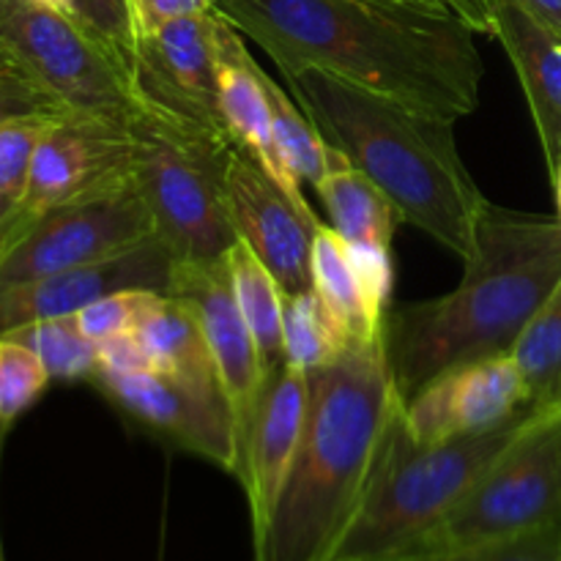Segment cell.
<instances>
[{
    "label": "cell",
    "mask_w": 561,
    "mask_h": 561,
    "mask_svg": "<svg viewBox=\"0 0 561 561\" xmlns=\"http://www.w3.org/2000/svg\"><path fill=\"white\" fill-rule=\"evenodd\" d=\"M283 75L321 69L455 121L480 104L474 27L438 0H217Z\"/></svg>",
    "instance_id": "obj_1"
},
{
    "label": "cell",
    "mask_w": 561,
    "mask_h": 561,
    "mask_svg": "<svg viewBox=\"0 0 561 561\" xmlns=\"http://www.w3.org/2000/svg\"><path fill=\"white\" fill-rule=\"evenodd\" d=\"M400 411L383 332L310 373L305 436L255 561H334L354 526Z\"/></svg>",
    "instance_id": "obj_2"
},
{
    "label": "cell",
    "mask_w": 561,
    "mask_h": 561,
    "mask_svg": "<svg viewBox=\"0 0 561 561\" xmlns=\"http://www.w3.org/2000/svg\"><path fill=\"white\" fill-rule=\"evenodd\" d=\"M559 283L561 219L488 203L458 288L387 312L383 343L400 405L453 367L510 354Z\"/></svg>",
    "instance_id": "obj_3"
},
{
    "label": "cell",
    "mask_w": 561,
    "mask_h": 561,
    "mask_svg": "<svg viewBox=\"0 0 561 561\" xmlns=\"http://www.w3.org/2000/svg\"><path fill=\"white\" fill-rule=\"evenodd\" d=\"M283 77L323 140L387 195L403 222L416 225L463 263L474 255L488 201L460 157L455 121L321 69Z\"/></svg>",
    "instance_id": "obj_4"
},
{
    "label": "cell",
    "mask_w": 561,
    "mask_h": 561,
    "mask_svg": "<svg viewBox=\"0 0 561 561\" xmlns=\"http://www.w3.org/2000/svg\"><path fill=\"white\" fill-rule=\"evenodd\" d=\"M540 411L524 405L499 425L438 444H422L398 411L376 474L334 561H400L436 529Z\"/></svg>",
    "instance_id": "obj_5"
},
{
    "label": "cell",
    "mask_w": 561,
    "mask_h": 561,
    "mask_svg": "<svg viewBox=\"0 0 561 561\" xmlns=\"http://www.w3.org/2000/svg\"><path fill=\"white\" fill-rule=\"evenodd\" d=\"M135 179L173 263L208 266L228 257L236 230L225 208L230 137L137 102L129 121Z\"/></svg>",
    "instance_id": "obj_6"
},
{
    "label": "cell",
    "mask_w": 561,
    "mask_h": 561,
    "mask_svg": "<svg viewBox=\"0 0 561 561\" xmlns=\"http://www.w3.org/2000/svg\"><path fill=\"white\" fill-rule=\"evenodd\" d=\"M561 524V409L540 411L400 561H427Z\"/></svg>",
    "instance_id": "obj_7"
},
{
    "label": "cell",
    "mask_w": 561,
    "mask_h": 561,
    "mask_svg": "<svg viewBox=\"0 0 561 561\" xmlns=\"http://www.w3.org/2000/svg\"><path fill=\"white\" fill-rule=\"evenodd\" d=\"M0 53L69 115L129 129V75L93 33L36 0H0Z\"/></svg>",
    "instance_id": "obj_8"
},
{
    "label": "cell",
    "mask_w": 561,
    "mask_h": 561,
    "mask_svg": "<svg viewBox=\"0 0 561 561\" xmlns=\"http://www.w3.org/2000/svg\"><path fill=\"white\" fill-rule=\"evenodd\" d=\"M153 236L151 208L135 173L36 217L14 208L0 222V288L113 261Z\"/></svg>",
    "instance_id": "obj_9"
},
{
    "label": "cell",
    "mask_w": 561,
    "mask_h": 561,
    "mask_svg": "<svg viewBox=\"0 0 561 561\" xmlns=\"http://www.w3.org/2000/svg\"><path fill=\"white\" fill-rule=\"evenodd\" d=\"M168 296H179L195 310L203 337L211 351L219 387H222L230 420H233L236 453H239L236 480H239L252 431H255L257 414H261L263 398H266V389L272 381L263 370L255 337H252L250 327H247L244 316L236 305L228 277V261L208 263V266L173 263Z\"/></svg>",
    "instance_id": "obj_10"
},
{
    "label": "cell",
    "mask_w": 561,
    "mask_h": 561,
    "mask_svg": "<svg viewBox=\"0 0 561 561\" xmlns=\"http://www.w3.org/2000/svg\"><path fill=\"white\" fill-rule=\"evenodd\" d=\"M217 20L211 9L137 36L131 93L135 102L228 137L217 99Z\"/></svg>",
    "instance_id": "obj_11"
},
{
    "label": "cell",
    "mask_w": 561,
    "mask_h": 561,
    "mask_svg": "<svg viewBox=\"0 0 561 561\" xmlns=\"http://www.w3.org/2000/svg\"><path fill=\"white\" fill-rule=\"evenodd\" d=\"M225 208L236 239L274 274L283 294L312 288V236L321 219L307 217L239 146L225 159Z\"/></svg>",
    "instance_id": "obj_12"
},
{
    "label": "cell",
    "mask_w": 561,
    "mask_h": 561,
    "mask_svg": "<svg viewBox=\"0 0 561 561\" xmlns=\"http://www.w3.org/2000/svg\"><path fill=\"white\" fill-rule=\"evenodd\" d=\"M91 381L102 389L104 398L121 405L137 422L168 436L175 447L201 455L236 477L239 453L233 420L222 392L201 389L184 378L151 367L96 373Z\"/></svg>",
    "instance_id": "obj_13"
},
{
    "label": "cell",
    "mask_w": 561,
    "mask_h": 561,
    "mask_svg": "<svg viewBox=\"0 0 561 561\" xmlns=\"http://www.w3.org/2000/svg\"><path fill=\"white\" fill-rule=\"evenodd\" d=\"M131 157L135 142L126 126L82 115L55 118L33 151L31 173L16 208L22 217H36L107 190L135 173Z\"/></svg>",
    "instance_id": "obj_14"
},
{
    "label": "cell",
    "mask_w": 561,
    "mask_h": 561,
    "mask_svg": "<svg viewBox=\"0 0 561 561\" xmlns=\"http://www.w3.org/2000/svg\"><path fill=\"white\" fill-rule=\"evenodd\" d=\"M173 257L153 236L146 244L91 266L47 274L0 288V337L31 323L77 316L115 290H157L168 294Z\"/></svg>",
    "instance_id": "obj_15"
},
{
    "label": "cell",
    "mask_w": 561,
    "mask_h": 561,
    "mask_svg": "<svg viewBox=\"0 0 561 561\" xmlns=\"http://www.w3.org/2000/svg\"><path fill=\"white\" fill-rule=\"evenodd\" d=\"M524 405H531L524 378L504 354L442 373L400 405V414L416 442L438 444L499 425Z\"/></svg>",
    "instance_id": "obj_16"
},
{
    "label": "cell",
    "mask_w": 561,
    "mask_h": 561,
    "mask_svg": "<svg viewBox=\"0 0 561 561\" xmlns=\"http://www.w3.org/2000/svg\"><path fill=\"white\" fill-rule=\"evenodd\" d=\"M217 99L219 115L233 146L244 148L261 168L283 186L285 195L307 214H312L301 181L290 173L274 142L272 99H268V75L247 49L241 33L219 14L217 20Z\"/></svg>",
    "instance_id": "obj_17"
},
{
    "label": "cell",
    "mask_w": 561,
    "mask_h": 561,
    "mask_svg": "<svg viewBox=\"0 0 561 561\" xmlns=\"http://www.w3.org/2000/svg\"><path fill=\"white\" fill-rule=\"evenodd\" d=\"M307 409H310V373L296 365H285L268 383L239 474V485L244 488L250 504L252 540L266 529L277 507L279 491L288 480L305 436Z\"/></svg>",
    "instance_id": "obj_18"
},
{
    "label": "cell",
    "mask_w": 561,
    "mask_h": 561,
    "mask_svg": "<svg viewBox=\"0 0 561 561\" xmlns=\"http://www.w3.org/2000/svg\"><path fill=\"white\" fill-rule=\"evenodd\" d=\"M488 33L502 42L513 60L553 179L561 168V38L518 0H488Z\"/></svg>",
    "instance_id": "obj_19"
},
{
    "label": "cell",
    "mask_w": 561,
    "mask_h": 561,
    "mask_svg": "<svg viewBox=\"0 0 561 561\" xmlns=\"http://www.w3.org/2000/svg\"><path fill=\"white\" fill-rule=\"evenodd\" d=\"M316 192L327 206L332 228L356 244H373L392 250L394 230L403 222L398 208L381 190L345 157L327 142V168Z\"/></svg>",
    "instance_id": "obj_20"
},
{
    "label": "cell",
    "mask_w": 561,
    "mask_h": 561,
    "mask_svg": "<svg viewBox=\"0 0 561 561\" xmlns=\"http://www.w3.org/2000/svg\"><path fill=\"white\" fill-rule=\"evenodd\" d=\"M135 337L151 370L170 373L201 389L222 392L201 323L184 299L164 294L137 323Z\"/></svg>",
    "instance_id": "obj_21"
},
{
    "label": "cell",
    "mask_w": 561,
    "mask_h": 561,
    "mask_svg": "<svg viewBox=\"0 0 561 561\" xmlns=\"http://www.w3.org/2000/svg\"><path fill=\"white\" fill-rule=\"evenodd\" d=\"M310 268L312 290L321 296L323 305L343 323V329L351 334L354 343L373 340L383 332L387 318L378 316L370 301H367L348 239H343L332 225H318L316 236H312Z\"/></svg>",
    "instance_id": "obj_22"
},
{
    "label": "cell",
    "mask_w": 561,
    "mask_h": 561,
    "mask_svg": "<svg viewBox=\"0 0 561 561\" xmlns=\"http://www.w3.org/2000/svg\"><path fill=\"white\" fill-rule=\"evenodd\" d=\"M228 277L233 288L236 305L255 337L257 351H261L263 370L268 381L288 365L285 359V340H283V288L277 285L274 274L252 255V250L241 241H236L228 252Z\"/></svg>",
    "instance_id": "obj_23"
},
{
    "label": "cell",
    "mask_w": 561,
    "mask_h": 561,
    "mask_svg": "<svg viewBox=\"0 0 561 561\" xmlns=\"http://www.w3.org/2000/svg\"><path fill=\"white\" fill-rule=\"evenodd\" d=\"M529 403L537 411L561 409V283L542 301L510 351Z\"/></svg>",
    "instance_id": "obj_24"
},
{
    "label": "cell",
    "mask_w": 561,
    "mask_h": 561,
    "mask_svg": "<svg viewBox=\"0 0 561 561\" xmlns=\"http://www.w3.org/2000/svg\"><path fill=\"white\" fill-rule=\"evenodd\" d=\"M283 340L288 365L307 373L334 365L354 345L343 323L323 305L316 290L285 294L283 299Z\"/></svg>",
    "instance_id": "obj_25"
},
{
    "label": "cell",
    "mask_w": 561,
    "mask_h": 561,
    "mask_svg": "<svg viewBox=\"0 0 561 561\" xmlns=\"http://www.w3.org/2000/svg\"><path fill=\"white\" fill-rule=\"evenodd\" d=\"M3 337L27 345L47 367L49 378H66V381L88 378L91 381L99 373V343L82 334L75 316L31 323Z\"/></svg>",
    "instance_id": "obj_26"
},
{
    "label": "cell",
    "mask_w": 561,
    "mask_h": 561,
    "mask_svg": "<svg viewBox=\"0 0 561 561\" xmlns=\"http://www.w3.org/2000/svg\"><path fill=\"white\" fill-rule=\"evenodd\" d=\"M268 99H272V124L274 142L283 153L285 164L299 181L318 186L323 168H327V140L316 129L305 110L296 99L285 93L279 82L268 77Z\"/></svg>",
    "instance_id": "obj_27"
},
{
    "label": "cell",
    "mask_w": 561,
    "mask_h": 561,
    "mask_svg": "<svg viewBox=\"0 0 561 561\" xmlns=\"http://www.w3.org/2000/svg\"><path fill=\"white\" fill-rule=\"evenodd\" d=\"M53 381L47 367L27 345L0 337V427L9 431Z\"/></svg>",
    "instance_id": "obj_28"
},
{
    "label": "cell",
    "mask_w": 561,
    "mask_h": 561,
    "mask_svg": "<svg viewBox=\"0 0 561 561\" xmlns=\"http://www.w3.org/2000/svg\"><path fill=\"white\" fill-rule=\"evenodd\" d=\"M162 296L164 294H157V290H115L82 307L75 321L85 337H91L93 343H104L118 334L135 332L137 323L153 310Z\"/></svg>",
    "instance_id": "obj_29"
},
{
    "label": "cell",
    "mask_w": 561,
    "mask_h": 561,
    "mask_svg": "<svg viewBox=\"0 0 561 561\" xmlns=\"http://www.w3.org/2000/svg\"><path fill=\"white\" fill-rule=\"evenodd\" d=\"M75 20L113 53L131 82L137 27L131 20L129 0H75Z\"/></svg>",
    "instance_id": "obj_30"
},
{
    "label": "cell",
    "mask_w": 561,
    "mask_h": 561,
    "mask_svg": "<svg viewBox=\"0 0 561 561\" xmlns=\"http://www.w3.org/2000/svg\"><path fill=\"white\" fill-rule=\"evenodd\" d=\"M53 121L36 115V118H14L0 124V195L20 203L31 173L33 151Z\"/></svg>",
    "instance_id": "obj_31"
},
{
    "label": "cell",
    "mask_w": 561,
    "mask_h": 561,
    "mask_svg": "<svg viewBox=\"0 0 561 561\" xmlns=\"http://www.w3.org/2000/svg\"><path fill=\"white\" fill-rule=\"evenodd\" d=\"M427 561H561V524H548Z\"/></svg>",
    "instance_id": "obj_32"
},
{
    "label": "cell",
    "mask_w": 561,
    "mask_h": 561,
    "mask_svg": "<svg viewBox=\"0 0 561 561\" xmlns=\"http://www.w3.org/2000/svg\"><path fill=\"white\" fill-rule=\"evenodd\" d=\"M64 118L66 113L55 99L38 85H33L3 53H0V124L14 118Z\"/></svg>",
    "instance_id": "obj_33"
},
{
    "label": "cell",
    "mask_w": 561,
    "mask_h": 561,
    "mask_svg": "<svg viewBox=\"0 0 561 561\" xmlns=\"http://www.w3.org/2000/svg\"><path fill=\"white\" fill-rule=\"evenodd\" d=\"M351 255H354L356 272H359L362 285H365L367 301H370L373 310L381 318H387V305L389 296H392V255L383 247L373 244H356V241H348Z\"/></svg>",
    "instance_id": "obj_34"
},
{
    "label": "cell",
    "mask_w": 561,
    "mask_h": 561,
    "mask_svg": "<svg viewBox=\"0 0 561 561\" xmlns=\"http://www.w3.org/2000/svg\"><path fill=\"white\" fill-rule=\"evenodd\" d=\"M214 3L217 0H129V9L137 36H146V33L157 31V27H162L170 20L211 11Z\"/></svg>",
    "instance_id": "obj_35"
},
{
    "label": "cell",
    "mask_w": 561,
    "mask_h": 561,
    "mask_svg": "<svg viewBox=\"0 0 561 561\" xmlns=\"http://www.w3.org/2000/svg\"><path fill=\"white\" fill-rule=\"evenodd\" d=\"M542 27L561 38V0H518Z\"/></svg>",
    "instance_id": "obj_36"
},
{
    "label": "cell",
    "mask_w": 561,
    "mask_h": 561,
    "mask_svg": "<svg viewBox=\"0 0 561 561\" xmlns=\"http://www.w3.org/2000/svg\"><path fill=\"white\" fill-rule=\"evenodd\" d=\"M438 3L458 11L474 31L488 33V0H438Z\"/></svg>",
    "instance_id": "obj_37"
},
{
    "label": "cell",
    "mask_w": 561,
    "mask_h": 561,
    "mask_svg": "<svg viewBox=\"0 0 561 561\" xmlns=\"http://www.w3.org/2000/svg\"><path fill=\"white\" fill-rule=\"evenodd\" d=\"M14 208H16V201H11V197L0 195V222H3V219L9 217V214L14 211Z\"/></svg>",
    "instance_id": "obj_38"
},
{
    "label": "cell",
    "mask_w": 561,
    "mask_h": 561,
    "mask_svg": "<svg viewBox=\"0 0 561 561\" xmlns=\"http://www.w3.org/2000/svg\"><path fill=\"white\" fill-rule=\"evenodd\" d=\"M551 181H553V190H557V206H559V219H561V168Z\"/></svg>",
    "instance_id": "obj_39"
},
{
    "label": "cell",
    "mask_w": 561,
    "mask_h": 561,
    "mask_svg": "<svg viewBox=\"0 0 561 561\" xmlns=\"http://www.w3.org/2000/svg\"><path fill=\"white\" fill-rule=\"evenodd\" d=\"M5 433H9V431H5V427H0V453H3V438H5Z\"/></svg>",
    "instance_id": "obj_40"
},
{
    "label": "cell",
    "mask_w": 561,
    "mask_h": 561,
    "mask_svg": "<svg viewBox=\"0 0 561 561\" xmlns=\"http://www.w3.org/2000/svg\"><path fill=\"white\" fill-rule=\"evenodd\" d=\"M0 561H5V557H3V542H0Z\"/></svg>",
    "instance_id": "obj_41"
}]
</instances>
